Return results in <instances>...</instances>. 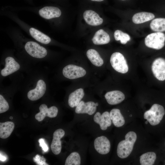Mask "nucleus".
<instances>
[{"label":"nucleus","instance_id":"f257e3e1","mask_svg":"<svg viewBox=\"0 0 165 165\" xmlns=\"http://www.w3.org/2000/svg\"><path fill=\"white\" fill-rule=\"evenodd\" d=\"M137 138L136 133L132 131L127 133L125 136V140L120 141L118 144L117 153L121 159L128 157L131 153Z\"/></svg>","mask_w":165,"mask_h":165},{"label":"nucleus","instance_id":"f03ea898","mask_svg":"<svg viewBox=\"0 0 165 165\" xmlns=\"http://www.w3.org/2000/svg\"><path fill=\"white\" fill-rule=\"evenodd\" d=\"M165 113L164 107L161 105L153 104L148 110L144 113V117L152 126L159 124L162 120Z\"/></svg>","mask_w":165,"mask_h":165},{"label":"nucleus","instance_id":"7ed1b4c3","mask_svg":"<svg viewBox=\"0 0 165 165\" xmlns=\"http://www.w3.org/2000/svg\"><path fill=\"white\" fill-rule=\"evenodd\" d=\"M165 41V34L161 32H156L148 35L145 38V43L147 47L158 50L163 47Z\"/></svg>","mask_w":165,"mask_h":165},{"label":"nucleus","instance_id":"20e7f679","mask_svg":"<svg viewBox=\"0 0 165 165\" xmlns=\"http://www.w3.org/2000/svg\"><path fill=\"white\" fill-rule=\"evenodd\" d=\"M110 62L112 68L117 72L122 74L127 73L128 67L123 55L119 52H115L111 55Z\"/></svg>","mask_w":165,"mask_h":165},{"label":"nucleus","instance_id":"39448f33","mask_svg":"<svg viewBox=\"0 0 165 165\" xmlns=\"http://www.w3.org/2000/svg\"><path fill=\"white\" fill-rule=\"evenodd\" d=\"M24 48L29 55L36 58H44L47 53V51L45 48L33 41L27 42L25 44Z\"/></svg>","mask_w":165,"mask_h":165},{"label":"nucleus","instance_id":"423d86ee","mask_svg":"<svg viewBox=\"0 0 165 165\" xmlns=\"http://www.w3.org/2000/svg\"><path fill=\"white\" fill-rule=\"evenodd\" d=\"M63 74L65 77L74 79L83 77L86 74V70L82 68L73 64H69L63 69Z\"/></svg>","mask_w":165,"mask_h":165},{"label":"nucleus","instance_id":"0eeeda50","mask_svg":"<svg viewBox=\"0 0 165 165\" xmlns=\"http://www.w3.org/2000/svg\"><path fill=\"white\" fill-rule=\"evenodd\" d=\"M152 73L158 80L163 81L165 80V59L161 57L156 59L152 65Z\"/></svg>","mask_w":165,"mask_h":165},{"label":"nucleus","instance_id":"6e6552de","mask_svg":"<svg viewBox=\"0 0 165 165\" xmlns=\"http://www.w3.org/2000/svg\"><path fill=\"white\" fill-rule=\"evenodd\" d=\"M94 147L99 154L105 155L110 152L111 148L110 142L105 136H102L97 138L94 142Z\"/></svg>","mask_w":165,"mask_h":165},{"label":"nucleus","instance_id":"1a4fd4ad","mask_svg":"<svg viewBox=\"0 0 165 165\" xmlns=\"http://www.w3.org/2000/svg\"><path fill=\"white\" fill-rule=\"evenodd\" d=\"M40 112L35 115V118L38 121H42L46 116L50 118L56 117L58 114V109L57 107L52 106L48 108L45 104L40 105L39 107Z\"/></svg>","mask_w":165,"mask_h":165},{"label":"nucleus","instance_id":"9d476101","mask_svg":"<svg viewBox=\"0 0 165 165\" xmlns=\"http://www.w3.org/2000/svg\"><path fill=\"white\" fill-rule=\"evenodd\" d=\"M46 90V85L44 81L40 79L37 82L36 87L28 91L27 94L28 98L30 100H37L45 94Z\"/></svg>","mask_w":165,"mask_h":165},{"label":"nucleus","instance_id":"9b49d317","mask_svg":"<svg viewBox=\"0 0 165 165\" xmlns=\"http://www.w3.org/2000/svg\"><path fill=\"white\" fill-rule=\"evenodd\" d=\"M64 134V130L61 129L57 130L53 133L51 148L53 153L56 155H57L61 152L62 148L61 139Z\"/></svg>","mask_w":165,"mask_h":165},{"label":"nucleus","instance_id":"f8f14e48","mask_svg":"<svg viewBox=\"0 0 165 165\" xmlns=\"http://www.w3.org/2000/svg\"><path fill=\"white\" fill-rule=\"evenodd\" d=\"M94 120L99 124L100 128L103 130H107L112 124L109 113L107 111L104 112L101 115L99 112H96L94 116Z\"/></svg>","mask_w":165,"mask_h":165},{"label":"nucleus","instance_id":"ddd939ff","mask_svg":"<svg viewBox=\"0 0 165 165\" xmlns=\"http://www.w3.org/2000/svg\"><path fill=\"white\" fill-rule=\"evenodd\" d=\"M38 14L42 18L49 20L60 17L61 15V12L57 7L46 6L39 10Z\"/></svg>","mask_w":165,"mask_h":165},{"label":"nucleus","instance_id":"4468645a","mask_svg":"<svg viewBox=\"0 0 165 165\" xmlns=\"http://www.w3.org/2000/svg\"><path fill=\"white\" fill-rule=\"evenodd\" d=\"M95 103L93 101L85 102L81 101L76 106L75 112L77 114H87L91 115L93 114L96 110Z\"/></svg>","mask_w":165,"mask_h":165},{"label":"nucleus","instance_id":"2eb2a0df","mask_svg":"<svg viewBox=\"0 0 165 165\" xmlns=\"http://www.w3.org/2000/svg\"><path fill=\"white\" fill-rule=\"evenodd\" d=\"M5 67L1 72V75L3 76L9 75L18 70L20 68L19 64L14 59L11 57H6L5 60Z\"/></svg>","mask_w":165,"mask_h":165},{"label":"nucleus","instance_id":"dca6fc26","mask_svg":"<svg viewBox=\"0 0 165 165\" xmlns=\"http://www.w3.org/2000/svg\"><path fill=\"white\" fill-rule=\"evenodd\" d=\"M83 17L86 22L88 24L97 26L101 25L103 22V19L99 15L92 10H86L84 12Z\"/></svg>","mask_w":165,"mask_h":165},{"label":"nucleus","instance_id":"f3484780","mask_svg":"<svg viewBox=\"0 0 165 165\" xmlns=\"http://www.w3.org/2000/svg\"><path fill=\"white\" fill-rule=\"evenodd\" d=\"M105 97L108 103L112 105L120 103L125 98L124 94L121 91L117 90L107 92L105 94Z\"/></svg>","mask_w":165,"mask_h":165},{"label":"nucleus","instance_id":"a211bd4d","mask_svg":"<svg viewBox=\"0 0 165 165\" xmlns=\"http://www.w3.org/2000/svg\"><path fill=\"white\" fill-rule=\"evenodd\" d=\"M84 93L81 88L76 90L71 93L68 97V104L71 108L76 107L83 97Z\"/></svg>","mask_w":165,"mask_h":165},{"label":"nucleus","instance_id":"6ab92c4d","mask_svg":"<svg viewBox=\"0 0 165 165\" xmlns=\"http://www.w3.org/2000/svg\"><path fill=\"white\" fill-rule=\"evenodd\" d=\"M95 45H103L108 43L110 41L109 35L103 30L101 29L96 32L92 39Z\"/></svg>","mask_w":165,"mask_h":165},{"label":"nucleus","instance_id":"aec40b11","mask_svg":"<svg viewBox=\"0 0 165 165\" xmlns=\"http://www.w3.org/2000/svg\"><path fill=\"white\" fill-rule=\"evenodd\" d=\"M29 32L34 38L42 43L47 44L51 42V39L49 36L34 28H30Z\"/></svg>","mask_w":165,"mask_h":165},{"label":"nucleus","instance_id":"412c9836","mask_svg":"<svg viewBox=\"0 0 165 165\" xmlns=\"http://www.w3.org/2000/svg\"><path fill=\"white\" fill-rule=\"evenodd\" d=\"M109 114L112 122L115 127H120L124 124L125 119L119 109H113L110 111Z\"/></svg>","mask_w":165,"mask_h":165},{"label":"nucleus","instance_id":"4be33fe9","mask_svg":"<svg viewBox=\"0 0 165 165\" xmlns=\"http://www.w3.org/2000/svg\"><path fill=\"white\" fill-rule=\"evenodd\" d=\"M155 15L152 13L147 12H141L136 13L132 18L133 22L138 24L149 21L155 18Z\"/></svg>","mask_w":165,"mask_h":165},{"label":"nucleus","instance_id":"5701e85b","mask_svg":"<svg viewBox=\"0 0 165 165\" xmlns=\"http://www.w3.org/2000/svg\"><path fill=\"white\" fill-rule=\"evenodd\" d=\"M14 123L11 121L0 123V137L6 139L9 137L14 128Z\"/></svg>","mask_w":165,"mask_h":165},{"label":"nucleus","instance_id":"b1692460","mask_svg":"<svg viewBox=\"0 0 165 165\" xmlns=\"http://www.w3.org/2000/svg\"><path fill=\"white\" fill-rule=\"evenodd\" d=\"M86 55L91 63L97 67L101 66L104 61L98 52L93 49H90L87 51Z\"/></svg>","mask_w":165,"mask_h":165},{"label":"nucleus","instance_id":"393cba45","mask_svg":"<svg viewBox=\"0 0 165 165\" xmlns=\"http://www.w3.org/2000/svg\"><path fill=\"white\" fill-rule=\"evenodd\" d=\"M150 27L152 30L156 32L165 31V18H159L154 19L151 22Z\"/></svg>","mask_w":165,"mask_h":165},{"label":"nucleus","instance_id":"a878e982","mask_svg":"<svg viewBox=\"0 0 165 165\" xmlns=\"http://www.w3.org/2000/svg\"><path fill=\"white\" fill-rule=\"evenodd\" d=\"M156 158V155L154 152H147L143 154L140 156V163L141 165H153Z\"/></svg>","mask_w":165,"mask_h":165},{"label":"nucleus","instance_id":"bb28decb","mask_svg":"<svg viewBox=\"0 0 165 165\" xmlns=\"http://www.w3.org/2000/svg\"><path fill=\"white\" fill-rule=\"evenodd\" d=\"M81 159L78 153L73 152L71 153L67 157L65 160V165H79Z\"/></svg>","mask_w":165,"mask_h":165},{"label":"nucleus","instance_id":"cd10ccee","mask_svg":"<svg viewBox=\"0 0 165 165\" xmlns=\"http://www.w3.org/2000/svg\"><path fill=\"white\" fill-rule=\"evenodd\" d=\"M114 37L116 40H120L121 43L123 44H126L130 38L129 35L120 30H116L115 31Z\"/></svg>","mask_w":165,"mask_h":165},{"label":"nucleus","instance_id":"c85d7f7f","mask_svg":"<svg viewBox=\"0 0 165 165\" xmlns=\"http://www.w3.org/2000/svg\"><path fill=\"white\" fill-rule=\"evenodd\" d=\"M9 104L3 96L0 95V113L4 112L9 109Z\"/></svg>","mask_w":165,"mask_h":165},{"label":"nucleus","instance_id":"c756f323","mask_svg":"<svg viewBox=\"0 0 165 165\" xmlns=\"http://www.w3.org/2000/svg\"><path fill=\"white\" fill-rule=\"evenodd\" d=\"M33 160L37 164L39 165H48L46 163V160L43 156H41L38 155H37L33 158Z\"/></svg>","mask_w":165,"mask_h":165},{"label":"nucleus","instance_id":"7c9ffc66","mask_svg":"<svg viewBox=\"0 0 165 165\" xmlns=\"http://www.w3.org/2000/svg\"><path fill=\"white\" fill-rule=\"evenodd\" d=\"M40 146L42 148L43 152H46L49 149L48 147L43 138H40L38 140Z\"/></svg>","mask_w":165,"mask_h":165},{"label":"nucleus","instance_id":"2f4dec72","mask_svg":"<svg viewBox=\"0 0 165 165\" xmlns=\"http://www.w3.org/2000/svg\"><path fill=\"white\" fill-rule=\"evenodd\" d=\"M6 159V157L5 156L2 155L0 153V160L2 161H4Z\"/></svg>","mask_w":165,"mask_h":165},{"label":"nucleus","instance_id":"473e14b6","mask_svg":"<svg viewBox=\"0 0 165 165\" xmlns=\"http://www.w3.org/2000/svg\"><path fill=\"white\" fill-rule=\"evenodd\" d=\"M91 0L92 1H94L101 2L104 0Z\"/></svg>","mask_w":165,"mask_h":165},{"label":"nucleus","instance_id":"72a5a7b5","mask_svg":"<svg viewBox=\"0 0 165 165\" xmlns=\"http://www.w3.org/2000/svg\"><path fill=\"white\" fill-rule=\"evenodd\" d=\"M95 105L96 106H97L98 105V103L97 102H96L95 103Z\"/></svg>","mask_w":165,"mask_h":165},{"label":"nucleus","instance_id":"f704fd0d","mask_svg":"<svg viewBox=\"0 0 165 165\" xmlns=\"http://www.w3.org/2000/svg\"><path fill=\"white\" fill-rule=\"evenodd\" d=\"M13 119V117H12V116H10V117H9V119Z\"/></svg>","mask_w":165,"mask_h":165},{"label":"nucleus","instance_id":"c9c22d12","mask_svg":"<svg viewBox=\"0 0 165 165\" xmlns=\"http://www.w3.org/2000/svg\"></svg>","mask_w":165,"mask_h":165}]
</instances>
